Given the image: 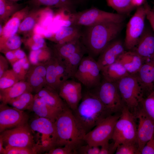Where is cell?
Listing matches in <instances>:
<instances>
[{
  "label": "cell",
  "mask_w": 154,
  "mask_h": 154,
  "mask_svg": "<svg viewBox=\"0 0 154 154\" xmlns=\"http://www.w3.org/2000/svg\"><path fill=\"white\" fill-rule=\"evenodd\" d=\"M123 22H106L85 27L81 40L88 54L94 58L120 33Z\"/></svg>",
  "instance_id": "1"
},
{
  "label": "cell",
  "mask_w": 154,
  "mask_h": 154,
  "mask_svg": "<svg viewBox=\"0 0 154 154\" xmlns=\"http://www.w3.org/2000/svg\"><path fill=\"white\" fill-rule=\"evenodd\" d=\"M87 90L83 94L77 107L72 111L76 119L86 133L112 115L93 91Z\"/></svg>",
  "instance_id": "2"
},
{
  "label": "cell",
  "mask_w": 154,
  "mask_h": 154,
  "mask_svg": "<svg viewBox=\"0 0 154 154\" xmlns=\"http://www.w3.org/2000/svg\"><path fill=\"white\" fill-rule=\"evenodd\" d=\"M54 123L57 135L56 147L67 145L76 151L83 145L86 132L67 106L59 114Z\"/></svg>",
  "instance_id": "3"
},
{
  "label": "cell",
  "mask_w": 154,
  "mask_h": 154,
  "mask_svg": "<svg viewBox=\"0 0 154 154\" xmlns=\"http://www.w3.org/2000/svg\"><path fill=\"white\" fill-rule=\"evenodd\" d=\"M28 124L37 153H45L56 147L57 135L54 122L37 116L32 119Z\"/></svg>",
  "instance_id": "4"
},
{
  "label": "cell",
  "mask_w": 154,
  "mask_h": 154,
  "mask_svg": "<svg viewBox=\"0 0 154 154\" xmlns=\"http://www.w3.org/2000/svg\"><path fill=\"white\" fill-rule=\"evenodd\" d=\"M116 83L124 105L135 116L144 98L143 93L136 75L129 74Z\"/></svg>",
  "instance_id": "5"
},
{
  "label": "cell",
  "mask_w": 154,
  "mask_h": 154,
  "mask_svg": "<svg viewBox=\"0 0 154 154\" xmlns=\"http://www.w3.org/2000/svg\"><path fill=\"white\" fill-rule=\"evenodd\" d=\"M71 24L85 27L106 22H123L125 15L105 11L95 7L69 14Z\"/></svg>",
  "instance_id": "6"
},
{
  "label": "cell",
  "mask_w": 154,
  "mask_h": 154,
  "mask_svg": "<svg viewBox=\"0 0 154 154\" xmlns=\"http://www.w3.org/2000/svg\"><path fill=\"white\" fill-rule=\"evenodd\" d=\"M134 115L125 106L114 127L112 139L115 148L123 143H137V126Z\"/></svg>",
  "instance_id": "7"
},
{
  "label": "cell",
  "mask_w": 154,
  "mask_h": 154,
  "mask_svg": "<svg viewBox=\"0 0 154 154\" xmlns=\"http://www.w3.org/2000/svg\"><path fill=\"white\" fill-rule=\"evenodd\" d=\"M102 77L101 70L97 60L89 54L83 56L74 76L90 90L100 85Z\"/></svg>",
  "instance_id": "8"
},
{
  "label": "cell",
  "mask_w": 154,
  "mask_h": 154,
  "mask_svg": "<svg viewBox=\"0 0 154 154\" xmlns=\"http://www.w3.org/2000/svg\"><path fill=\"white\" fill-rule=\"evenodd\" d=\"M90 90L97 96L112 114L121 113L125 105L116 83L110 82L103 79L98 86Z\"/></svg>",
  "instance_id": "9"
},
{
  "label": "cell",
  "mask_w": 154,
  "mask_h": 154,
  "mask_svg": "<svg viewBox=\"0 0 154 154\" xmlns=\"http://www.w3.org/2000/svg\"><path fill=\"white\" fill-rule=\"evenodd\" d=\"M121 113L109 116L86 133L84 140L90 145L101 146L112 139L116 123Z\"/></svg>",
  "instance_id": "10"
},
{
  "label": "cell",
  "mask_w": 154,
  "mask_h": 154,
  "mask_svg": "<svg viewBox=\"0 0 154 154\" xmlns=\"http://www.w3.org/2000/svg\"><path fill=\"white\" fill-rule=\"evenodd\" d=\"M0 137L2 140L4 148L25 147L36 150L33 136L28 123L6 130L0 133Z\"/></svg>",
  "instance_id": "11"
},
{
  "label": "cell",
  "mask_w": 154,
  "mask_h": 154,
  "mask_svg": "<svg viewBox=\"0 0 154 154\" xmlns=\"http://www.w3.org/2000/svg\"><path fill=\"white\" fill-rule=\"evenodd\" d=\"M146 18L145 9L143 4L137 7L127 23L124 43L125 47L127 50H132L137 44L145 29Z\"/></svg>",
  "instance_id": "12"
},
{
  "label": "cell",
  "mask_w": 154,
  "mask_h": 154,
  "mask_svg": "<svg viewBox=\"0 0 154 154\" xmlns=\"http://www.w3.org/2000/svg\"><path fill=\"white\" fill-rule=\"evenodd\" d=\"M7 104L0 105V132L10 129L28 123L29 116L24 111L20 110Z\"/></svg>",
  "instance_id": "13"
},
{
  "label": "cell",
  "mask_w": 154,
  "mask_h": 154,
  "mask_svg": "<svg viewBox=\"0 0 154 154\" xmlns=\"http://www.w3.org/2000/svg\"><path fill=\"white\" fill-rule=\"evenodd\" d=\"M44 64L46 69V85L58 92L61 85L72 77L64 66L53 55Z\"/></svg>",
  "instance_id": "14"
},
{
  "label": "cell",
  "mask_w": 154,
  "mask_h": 154,
  "mask_svg": "<svg viewBox=\"0 0 154 154\" xmlns=\"http://www.w3.org/2000/svg\"><path fill=\"white\" fill-rule=\"evenodd\" d=\"M82 85L77 80L70 78L61 85L58 91L61 98L72 111L76 108L82 99Z\"/></svg>",
  "instance_id": "15"
},
{
  "label": "cell",
  "mask_w": 154,
  "mask_h": 154,
  "mask_svg": "<svg viewBox=\"0 0 154 154\" xmlns=\"http://www.w3.org/2000/svg\"><path fill=\"white\" fill-rule=\"evenodd\" d=\"M138 119L137 129V143L141 152L146 143L154 137V120L150 117L141 107L135 116Z\"/></svg>",
  "instance_id": "16"
},
{
  "label": "cell",
  "mask_w": 154,
  "mask_h": 154,
  "mask_svg": "<svg viewBox=\"0 0 154 154\" xmlns=\"http://www.w3.org/2000/svg\"><path fill=\"white\" fill-rule=\"evenodd\" d=\"M125 51L124 45L121 40H114L110 42L100 54L97 60L101 70L117 61Z\"/></svg>",
  "instance_id": "17"
},
{
  "label": "cell",
  "mask_w": 154,
  "mask_h": 154,
  "mask_svg": "<svg viewBox=\"0 0 154 154\" xmlns=\"http://www.w3.org/2000/svg\"><path fill=\"white\" fill-rule=\"evenodd\" d=\"M46 75L44 63L31 64L25 80L31 88L33 92L37 93L46 85Z\"/></svg>",
  "instance_id": "18"
},
{
  "label": "cell",
  "mask_w": 154,
  "mask_h": 154,
  "mask_svg": "<svg viewBox=\"0 0 154 154\" xmlns=\"http://www.w3.org/2000/svg\"><path fill=\"white\" fill-rule=\"evenodd\" d=\"M143 59L144 63L154 58V33L145 29L135 47L132 50Z\"/></svg>",
  "instance_id": "19"
},
{
  "label": "cell",
  "mask_w": 154,
  "mask_h": 154,
  "mask_svg": "<svg viewBox=\"0 0 154 154\" xmlns=\"http://www.w3.org/2000/svg\"><path fill=\"white\" fill-rule=\"evenodd\" d=\"M135 75L144 95L154 91V58L144 62Z\"/></svg>",
  "instance_id": "20"
},
{
  "label": "cell",
  "mask_w": 154,
  "mask_h": 154,
  "mask_svg": "<svg viewBox=\"0 0 154 154\" xmlns=\"http://www.w3.org/2000/svg\"><path fill=\"white\" fill-rule=\"evenodd\" d=\"M31 8L30 6L27 5L11 16L3 26L2 32L0 35V40L17 33L21 23Z\"/></svg>",
  "instance_id": "21"
},
{
  "label": "cell",
  "mask_w": 154,
  "mask_h": 154,
  "mask_svg": "<svg viewBox=\"0 0 154 154\" xmlns=\"http://www.w3.org/2000/svg\"><path fill=\"white\" fill-rule=\"evenodd\" d=\"M82 34L80 26L71 24L61 27L48 39L55 44H62L80 39Z\"/></svg>",
  "instance_id": "22"
},
{
  "label": "cell",
  "mask_w": 154,
  "mask_h": 154,
  "mask_svg": "<svg viewBox=\"0 0 154 154\" xmlns=\"http://www.w3.org/2000/svg\"><path fill=\"white\" fill-rule=\"evenodd\" d=\"M46 7L31 8L22 21L17 33L23 34L26 38L33 34V30L38 24Z\"/></svg>",
  "instance_id": "23"
},
{
  "label": "cell",
  "mask_w": 154,
  "mask_h": 154,
  "mask_svg": "<svg viewBox=\"0 0 154 154\" xmlns=\"http://www.w3.org/2000/svg\"><path fill=\"white\" fill-rule=\"evenodd\" d=\"M36 94L48 106L58 112H60L67 106L58 92L47 85Z\"/></svg>",
  "instance_id": "24"
},
{
  "label": "cell",
  "mask_w": 154,
  "mask_h": 154,
  "mask_svg": "<svg viewBox=\"0 0 154 154\" xmlns=\"http://www.w3.org/2000/svg\"><path fill=\"white\" fill-rule=\"evenodd\" d=\"M27 92L33 93L31 88L25 81H20L8 88L0 90L1 103L7 104L12 100Z\"/></svg>",
  "instance_id": "25"
},
{
  "label": "cell",
  "mask_w": 154,
  "mask_h": 154,
  "mask_svg": "<svg viewBox=\"0 0 154 154\" xmlns=\"http://www.w3.org/2000/svg\"><path fill=\"white\" fill-rule=\"evenodd\" d=\"M117 61L123 65L130 75L136 74L144 63L142 58L133 50L125 51Z\"/></svg>",
  "instance_id": "26"
},
{
  "label": "cell",
  "mask_w": 154,
  "mask_h": 154,
  "mask_svg": "<svg viewBox=\"0 0 154 154\" xmlns=\"http://www.w3.org/2000/svg\"><path fill=\"white\" fill-rule=\"evenodd\" d=\"M28 2L31 8L43 6L63 10L69 13L74 12L72 0H29Z\"/></svg>",
  "instance_id": "27"
},
{
  "label": "cell",
  "mask_w": 154,
  "mask_h": 154,
  "mask_svg": "<svg viewBox=\"0 0 154 154\" xmlns=\"http://www.w3.org/2000/svg\"><path fill=\"white\" fill-rule=\"evenodd\" d=\"M101 72L103 79L113 83H117L129 74L123 65L118 61L104 67Z\"/></svg>",
  "instance_id": "28"
},
{
  "label": "cell",
  "mask_w": 154,
  "mask_h": 154,
  "mask_svg": "<svg viewBox=\"0 0 154 154\" xmlns=\"http://www.w3.org/2000/svg\"><path fill=\"white\" fill-rule=\"evenodd\" d=\"M31 110L37 116L48 119L54 122L60 112L50 107L36 94L34 95Z\"/></svg>",
  "instance_id": "29"
},
{
  "label": "cell",
  "mask_w": 154,
  "mask_h": 154,
  "mask_svg": "<svg viewBox=\"0 0 154 154\" xmlns=\"http://www.w3.org/2000/svg\"><path fill=\"white\" fill-rule=\"evenodd\" d=\"M23 7L22 4L8 0H0V24H5L12 15Z\"/></svg>",
  "instance_id": "30"
},
{
  "label": "cell",
  "mask_w": 154,
  "mask_h": 154,
  "mask_svg": "<svg viewBox=\"0 0 154 154\" xmlns=\"http://www.w3.org/2000/svg\"><path fill=\"white\" fill-rule=\"evenodd\" d=\"M32 93L31 92L24 93L10 101L7 104L20 110H31L34 97Z\"/></svg>",
  "instance_id": "31"
},
{
  "label": "cell",
  "mask_w": 154,
  "mask_h": 154,
  "mask_svg": "<svg viewBox=\"0 0 154 154\" xmlns=\"http://www.w3.org/2000/svg\"><path fill=\"white\" fill-rule=\"evenodd\" d=\"M52 51L47 47L34 50H31L29 60L31 64L45 63L52 57Z\"/></svg>",
  "instance_id": "32"
},
{
  "label": "cell",
  "mask_w": 154,
  "mask_h": 154,
  "mask_svg": "<svg viewBox=\"0 0 154 154\" xmlns=\"http://www.w3.org/2000/svg\"><path fill=\"white\" fill-rule=\"evenodd\" d=\"M23 40L17 33L5 39L0 40V51L4 54L11 50L20 48Z\"/></svg>",
  "instance_id": "33"
},
{
  "label": "cell",
  "mask_w": 154,
  "mask_h": 154,
  "mask_svg": "<svg viewBox=\"0 0 154 154\" xmlns=\"http://www.w3.org/2000/svg\"><path fill=\"white\" fill-rule=\"evenodd\" d=\"M106 2L108 5L117 13L123 15L129 13L135 8L132 0H106Z\"/></svg>",
  "instance_id": "34"
},
{
  "label": "cell",
  "mask_w": 154,
  "mask_h": 154,
  "mask_svg": "<svg viewBox=\"0 0 154 154\" xmlns=\"http://www.w3.org/2000/svg\"><path fill=\"white\" fill-rule=\"evenodd\" d=\"M23 40L26 47L31 50H36L47 47L44 38L37 34H33L31 36Z\"/></svg>",
  "instance_id": "35"
},
{
  "label": "cell",
  "mask_w": 154,
  "mask_h": 154,
  "mask_svg": "<svg viewBox=\"0 0 154 154\" xmlns=\"http://www.w3.org/2000/svg\"><path fill=\"white\" fill-rule=\"evenodd\" d=\"M20 81L13 69H8L0 77V90L8 88Z\"/></svg>",
  "instance_id": "36"
},
{
  "label": "cell",
  "mask_w": 154,
  "mask_h": 154,
  "mask_svg": "<svg viewBox=\"0 0 154 154\" xmlns=\"http://www.w3.org/2000/svg\"><path fill=\"white\" fill-rule=\"evenodd\" d=\"M31 64L27 56L14 63L12 65V69L21 80H25L27 73Z\"/></svg>",
  "instance_id": "37"
},
{
  "label": "cell",
  "mask_w": 154,
  "mask_h": 154,
  "mask_svg": "<svg viewBox=\"0 0 154 154\" xmlns=\"http://www.w3.org/2000/svg\"><path fill=\"white\" fill-rule=\"evenodd\" d=\"M141 107L146 114L154 120V91L144 98Z\"/></svg>",
  "instance_id": "38"
},
{
  "label": "cell",
  "mask_w": 154,
  "mask_h": 154,
  "mask_svg": "<svg viewBox=\"0 0 154 154\" xmlns=\"http://www.w3.org/2000/svg\"><path fill=\"white\" fill-rule=\"evenodd\" d=\"M115 153L116 154H140L137 143L133 142L124 143L118 145Z\"/></svg>",
  "instance_id": "39"
},
{
  "label": "cell",
  "mask_w": 154,
  "mask_h": 154,
  "mask_svg": "<svg viewBox=\"0 0 154 154\" xmlns=\"http://www.w3.org/2000/svg\"><path fill=\"white\" fill-rule=\"evenodd\" d=\"M5 154H37L34 149L25 147H7L5 148Z\"/></svg>",
  "instance_id": "40"
},
{
  "label": "cell",
  "mask_w": 154,
  "mask_h": 154,
  "mask_svg": "<svg viewBox=\"0 0 154 154\" xmlns=\"http://www.w3.org/2000/svg\"><path fill=\"white\" fill-rule=\"evenodd\" d=\"M45 154H75L76 151L70 146L66 145L54 147Z\"/></svg>",
  "instance_id": "41"
},
{
  "label": "cell",
  "mask_w": 154,
  "mask_h": 154,
  "mask_svg": "<svg viewBox=\"0 0 154 154\" xmlns=\"http://www.w3.org/2000/svg\"><path fill=\"white\" fill-rule=\"evenodd\" d=\"M100 149L98 146H94L86 143L80 146L76 150L77 154H99Z\"/></svg>",
  "instance_id": "42"
},
{
  "label": "cell",
  "mask_w": 154,
  "mask_h": 154,
  "mask_svg": "<svg viewBox=\"0 0 154 154\" xmlns=\"http://www.w3.org/2000/svg\"><path fill=\"white\" fill-rule=\"evenodd\" d=\"M143 5L145 9L146 18L149 21L154 33V12L146 1Z\"/></svg>",
  "instance_id": "43"
},
{
  "label": "cell",
  "mask_w": 154,
  "mask_h": 154,
  "mask_svg": "<svg viewBox=\"0 0 154 154\" xmlns=\"http://www.w3.org/2000/svg\"><path fill=\"white\" fill-rule=\"evenodd\" d=\"M100 149L99 154H112L115 152L116 149L115 148L114 143H110L107 142L102 145Z\"/></svg>",
  "instance_id": "44"
},
{
  "label": "cell",
  "mask_w": 154,
  "mask_h": 154,
  "mask_svg": "<svg viewBox=\"0 0 154 154\" xmlns=\"http://www.w3.org/2000/svg\"><path fill=\"white\" fill-rule=\"evenodd\" d=\"M141 154H154V137L146 143L141 150Z\"/></svg>",
  "instance_id": "45"
},
{
  "label": "cell",
  "mask_w": 154,
  "mask_h": 154,
  "mask_svg": "<svg viewBox=\"0 0 154 154\" xmlns=\"http://www.w3.org/2000/svg\"><path fill=\"white\" fill-rule=\"evenodd\" d=\"M8 61L5 57L0 55V77L8 70Z\"/></svg>",
  "instance_id": "46"
},
{
  "label": "cell",
  "mask_w": 154,
  "mask_h": 154,
  "mask_svg": "<svg viewBox=\"0 0 154 154\" xmlns=\"http://www.w3.org/2000/svg\"><path fill=\"white\" fill-rule=\"evenodd\" d=\"M4 54L12 66L18 60L15 56L13 50L7 51Z\"/></svg>",
  "instance_id": "47"
},
{
  "label": "cell",
  "mask_w": 154,
  "mask_h": 154,
  "mask_svg": "<svg viewBox=\"0 0 154 154\" xmlns=\"http://www.w3.org/2000/svg\"><path fill=\"white\" fill-rule=\"evenodd\" d=\"M13 51L15 57L18 60L27 57L25 52L20 48L14 50Z\"/></svg>",
  "instance_id": "48"
},
{
  "label": "cell",
  "mask_w": 154,
  "mask_h": 154,
  "mask_svg": "<svg viewBox=\"0 0 154 154\" xmlns=\"http://www.w3.org/2000/svg\"><path fill=\"white\" fill-rule=\"evenodd\" d=\"M45 29L40 25L37 24L34 29L33 32V34H39L43 36Z\"/></svg>",
  "instance_id": "49"
},
{
  "label": "cell",
  "mask_w": 154,
  "mask_h": 154,
  "mask_svg": "<svg viewBox=\"0 0 154 154\" xmlns=\"http://www.w3.org/2000/svg\"><path fill=\"white\" fill-rule=\"evenodd\" d=\"M145 1V0H132V2L133 6L135 7H137L143 5Z\"/></svg>",
  "instance_id": "50"
},
{
  "label": "cell",
  "mask_w": 154,
  "mask_h": 154,
  "mask_svg": "<svg viewBox=\"0 0 154 154\" xmlns=\"http://www.w3.org/2000/svg\"><path fill=\"white\" fill-rule=\"evenodd\" d=\"M5 149L3 145L2 140L0 137V154H5Z\"/></svg>",
  "instance_id": "51"
},
{
  "label": "cell",
  "mask_w": 154,
  "mask_h": 154,
  "mask_svg": "<svg viewBox=\"0 0 154 154\" xmlns=\"http://www.w3.org/2000/svg\"><path fill=\"white\" fill-rule=\"evenodd\" d=\"M8 0L11 1H13V2H16L17 1H18L20 0Z\"/></svg>",
  "instance_id": "52"
},
{
  "label": "cell",
  "mask_w": 154,
  "mask_h": 154,
  "mask_svg": "<svg viewBox=\"0 0 154 154\" xmlns=\"http://www.w3.org/2000/svg\"><path fill=\"white\" fill-rule=\"evenodd\" d=\"M153 11L154 12V4L152 8Z\"/></svg>",
  "instance_id": "53"
},
{
  "label": "cell",
  "mask_w": 154,
  "mask_h": 154,
  "mask_svg": "<svg viewBox=\"0 0 154 154\" xmlns=\"http://www.w3.org/2000/svg\"></svg>",
  "instance_id": "54"
}]
</instances>
